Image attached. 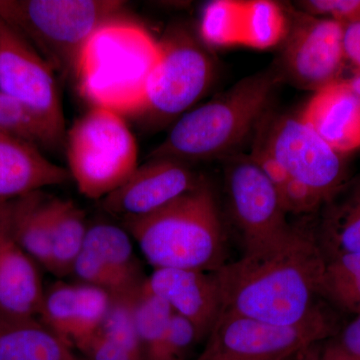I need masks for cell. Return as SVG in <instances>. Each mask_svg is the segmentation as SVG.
Segmentation results:
<instances>
[{"mask_svg": "<svg viewBox=\"0 0 360 360\" xmlns=\"http://www.w3.org/2000/svg\"><path fill=\"white\" fill-rule=\"evenodd\" d=\"M307 14L329 18L342 25L360 20V0H309L302 2Z\"/></svg>", "mask_w": 360, "mask_h": 360, "instance_id": "obj_31", "label": "cell"}, {"mask_svg": "<svg viewBox=\"0 0 360 360\" xmlns=\"http://www.w3.org/2000/svg\"><path fill=\"white\" fill-rule=\"evenodd\" d=\"M283 78L276 66L243 78L224 94L184 113L148 158L187 163L229 155L260 124Z\"/></svg>", "mask_w": 360, "mask_h": 360, "instance_id": "obj_3", "label": "cell"}, {"mask_svg": "<svg viewBox=\"0 0 360 360\" xmlns=\"http://www.w3.org/2000/svg\"><path fill=\"white\" fill-rule=\"evenodd\" d=\"M302 352H303V350H302ZM300 354L295 355V356H291V357H290V359H286L284 360H298V357H300Z\"/></svg>", "mask_w": 360, "mask_h": 360, "instance_id": "obj_37", "label": "cell"}, {"mask_svg": "<svg viewBox=\"0 0 360 360\" xmlns=\"http://www.w3.org/2000/svg\"><path fill=\"white\" fill-rule=\"evenodd\" d=\"M141 290L129 295L112 296L110 309L98 333L115 341L131 354L144 360L134 314L135 302Z\"/></svg>", "mask_w": 360, "mask_h": 360, "instance_id": "obj_28", "label": "cell"}, {"mask_svg": "<svg viewBox=\"0 0 360 360\" xmlns=\"http://www.w3.org/2000/svg\"><path fill=\"white\" fill-rule=\"evenodd\" d=\"M321 360H360V312L319 345Z\"/></svg>", "mask_w": 360, "mask_h": 360, "instance_id": "obj_30", "label": "cell"}, {"mask_svg": "<svg viewBox=\"0 0 360 360\" xmlns=\"http://www.w3.org/2000/svg\"><path fill=\"white\" fill-rule=\"evenodd\" d=\"M130 234L110 224L90 225L84 250L89 251L108 269L134 288H141L146 277L135 257Z\"/></svg>", "mask_w": 360, "mask_h": 360, "instance_id": "obj_23", "label": "cell"}, {"mask_svg": "<svg viewBox=\"0 0 360 360\" xmlns=\"http://www.w3.org/2000/svg\"><path fill=\"white\" fill-rule=\"evenodd\" d=\"M142 290L167 302L174 314L188 319L200 340L210 335L222 309L214 272L156 269L146 277Z\"/></svg>", "mask_w": 360, "mask_h": 360, "instance_id": "obj_15", "label": "cell"}, {"mask_svg": "<svg viewBox=\"0 0 360 360\" xmlns=\"http://www.w3.org/2000/svg\"><path fill=\"white\" fill-rule=\"evenodd\" d=\"M226 188L245 250L271 243L292 229L276 187L250 155L238 156L229 163Z\"/></svg>", "mask_w": 360, "mask_h": 360, "instance_id": "obj_11", "label": "cell"}, {"mask_svg": "<svg viewBox=\"0 0 360 360\" xmlns=\"http://www.w3.org/2000/svg\"><path fill=\"white\" fill-rule=\"evenodd\" d=\"M347 84L349 86L360 96V73L359 75H354V77L347 79Z\"/></svg>", "mask_w": 360, "mask_h": 360, "instance_id": "obj_36", "label": "cell"}, {"mask_svg": "<svg viewBox=\"0 0 360 360\" xmlns=\"http://www.w3.org/2000/svg\"><path fill=\"white\" fill-rule=\"evenodd\" d=\"M77 349L84 360H142L122 345L98 333L82 343Z\"/></svg>", "mask_w": 360, "mask_h": 360, "instance_id": "obj_32", "label": "cell"}, {"mask_svg": "<svg viewBox=\"0 0 360 360\" xmlns=\"http://www.w3.org/2000/svg\"><path fill=\"white\" fill-rule=\"evenodd\" d=\"M39 317L0 314V360H82Z\"/></svg>", "mask_w": 360, "mask_h": 360, "instance_id": "obj_20", "label": "cell"}, {"mask_svg": "<svg viewBox=\"0 0 360 360\" xmlns=\"http://www.w3.org/2000/svg\"><path fill=\"white\" fill-rule=\"evenodd\" d=\"M82 360H84V359H82Z\"/></svg>", "mask_w": 360, "mask_h": 360, "instance_id": "obj_38", "label": "cell"}, {"mask_svg": "<svg viewBox=\"0 0 360 360\" xmlns=\"http://www.w3.org/2000/svg\"><path fill=\"white\" fill-rule=\"evenodd\" d=\"M321 208L314 236L326 260L360 255V176L345 182Z\"/></svg>", "mask_w": 360, "mask_h": 360, "instance_id": "obj_19", "label": "cell"}, {"mask_svg": "<svg viewBox=\"0 0 360 360\" xmlns=\"http://www.w3.org/2000/svg\"><path fill=\"white\" fill-rule=\"evenodd\" d=\"M125 224L155 269L215 272L226 264L219 208L205 180L158 212Z\"/></svg>", "mask_w": 360, "mask_h": 360, "instance_id": "obj_4", "label": "cell"}, {"mask_svg": "<svg viewBox=\"0 0 360 360\" xmlns=\"http://www.w3.org/2000/svg\"><path fill=\"white\" fill-rule=\"evenodd\" d=\"M343 47L345 60L354 68L355 75L360 73V20L345 25Z\"/></svg>", "mask_w": 360, "mask_h": 360, "instance_id": "obj_33", "label": "cell"}, {"mask_svg": "<svg viewBox=\"0 0 360 360\" xmlns=\"http://www.w3.org/2000/svg\"><path fill=\"white\" fill-rule=\"evenodd\" d=\"M345 25L304 14L288 25L281 70L302 89L317 90L338 82L345 63Z\"/></svg>", "mask_w": 360, "mask_h": 360, "instance_id": "obj_12", "label": "cell"}, {"mask_svg": "<svg viewBox=\"0 0 360 360\" xmlns=\"http://www.w3.org/2000/svg\"><path fill=\"white\" fill-rule=\"evenodd\" d=\"M68 172L78 191L90 200H103L136 169L139 148L123 116L92 108L66 136Z\"/></svg>", "mask_w": 360, "mask_h": 360, "instance_id": "obj_6", "label": "cell"}, {"mask_svg": "<svg viewBox=\"0 0 360 360\" xmlns=\"http://www.w3.org/2000/svg\"><path fill=\"white\" fill-rule=\"evenodd\" d=\"M200 30L201 39L213 46L266 49L284 39L288 20L276 2L217 0L205 6Z\"/></svg>", "mask_w": 360, "mask_h": 360, "instance_id": "obj_13", "label": "cell"}, {"mask_svg": "<svg viewBox=\"0 0 360 360\" xmlns=\"http://www.w3.org/2000/svg\"><path fill=\"white\" fill-rule=\"evenodd\" d=\"M300 118L340 155L360 148V96L347 80L315 91Z\"/></svg>", "mask_w": 360, "mask_h": 360, "instance_id": "obj_16", "label": "cell"}, {"mask_svg": "<svg viewBox=\"0 0 360 360\" xmlns=\"http://www.w3.org/2000/svg\"><path fill=\"white\" fill-rule=\"evenodd\" d=\"M255 148L326 202L347 182L340 155L302 118L283 116L260 131Z\"/></svg>", "mask_w": 360, "mask_h": 360, "instance_id": "obj_9", "label": "cell"}, {"mask_svg": "<svg viewBox=\"0 0 360 360\" xmlns=\"http://www.w3.org/2000/svg\"><path fill=\"white\" fill-rule=\"evenodd\" d=\"M70 179L68 169L47 160L39 146L0 131V202L66 184Z\"/></svg>", "mask_w": 360, "mask_h": 360, "instance_id": "obj_17", "label": "cell"}, {"mask_svg": "<svg viewBox=\"0 0 360 360\" xmlns=\"http://www.w3.org/2000/svg\"><path fill=\"white\" fill-rule=\"evenodd\" d=\"M39 265L9 233L8 222L0 238V314L39 317L44 296Z\"/></svg>", "mask_w": 360, "mask_h": 360, "instance_id": "obj_18", "label": "cell"}, {"mask_svg": "<svg viewBox=\"0 0 360 360\" xmlns=\"http://www.w3.org/2000/svg\"><path fill=\"white\" fill-rule=\"evenodd\" d=\"M321 296L343 311L359 314L360 255H340L326 260Z\"/></svg>", "mask_w": 360, "mask_h": 360, "instance_id": "obj_24", "label": "cell"}, {"mask_svg": "<svg viewBox=\"0 0 360 360\" xmlns=\"http://www.w3.org/2000/svg\"><path fill=\"white\" fill-rule=\"evenodd\" d=\"M336 330L326 312L296 326H278L221 311L194 360H284L328 340Z\"/></svg>", "mask_w": 360, "mask_h": 360, "instance_id": "obj_8", "label": "cell"}, {"mask_svg": "<svg viewBox=\"0 0 360 360\" xmlns=\"http://www.w3.org/2000/svg\"><path fill=\"white\" fill-rule=\"evenodd\" d=\"M49 196L42 191L7 201V222L13 240L39 266L51 270V232L47 217Z\"/></svg>", "mask_w": 360, "mask_h": 360, "instance_id": "obj_21", "label": "cell"}, {"mask_svg": "<svg viewBox=\"0 0 360 360\" xmlns=\"http://www.w3.org/2000/svg\"><path fill=\"white\" fill-rule=\"evenodd\" d=\"M202 181L186 162L149 158L129 179L101 200L103 210L131 219L158 212L193 191Z\"/></svg>", "mask_w": 360, "mask_h": 360, "instance_id": "obj_14", "label": "cell"}, {"mask_svg": "<svg viewBox=\"0 0 360 360\" xmlns=\"http://www.w3.org/2000/svg\"><path fill=\"white\" fill-rule=\"evenodd\" d=\"M115 0H0V20L25 39L54 72L75 73L90 35L106 21L123 16Z\"/></svg>", "mask_w": 360, "mask_h": 360, "instance_id": "obj_5", "label": "cell"}, {"mask_svg": "<svg viewBox=\"0 0 360 360\" xmlns=\"http://www.w3.org/2000/svg\"><path fill=\"white\" fill-rule=\"evenodd\" d=\"M324 265L314 233L292 227L214 272L221 311L278 326L309 321L326 312L317 302Z\"/></svg>", "mask_w": 360, "mask_h": 360, "instance_id": "obj_1", "label": "cell"}, {"mask_svg": "<svg viewBox=\"0 0 360 360\" xmlns=\"http://www.w3.org/2000/svg\"><path fill=\"white\" fill-rule=\"evenodd\" d=\"M54 73L32 45L0 20V92L25 108L59 144L65 139V116Z\"/></svg>", "mask_w": 360, "mask_h": 360, "instance_id": "obj_10", "label": "cell"}, {"mask_svg": "<svg viewBox=\"0 0 360 360\" xmlns=\"http://www.w3.org/2000/svg\"><path fill=\"white\" fill-rule=\"evenodd\" d=\"M158 42L160 58L149 78L141 115L155 124L184 115L198 103L215 73L212 56L186 28H170Z\"/></svg>", "mask_w": 360, "mask_h": 360, "instance_id": "obj_7", "label": "cell"}, {"mask_svg": "<svg viewBox=\"0 0 360 360\" xmlns=\"http://www.w3.org/2000/svg\"><path fill=\"white\" fill-rule=\"evenodd\" d=\"M135 323L144 360H156L174 311L158 296L142 290L134 307Z\"/></svg>", "mask_w": 360, "mask_h": 360, "instance_id": "obj_26", "label": "cell"}, {"mask_svg": "<svg viewBox=\"0 0 360 360\" xmlns=\"http://www.w3.org/2000/svg\"><path fill=\"white\" fill-rule=\"evenodd\" d=\"M160 54V42L146 28L124 16L112 18L90 35L78 56V90L92 108L141 116Z\"/></svg>", "mask_w": 360, "mask_h": 360, "instance_id": "obj_2", "label": "cell"}, {"mask_svg": "<svg viewBox=\"0 0 360 360\" xmlns=\"http://www.w3.org/2000/svg\"><path fill=\"white\" fill-rule=\"evenodd\" d=\"M0 131L15 135L41 148L58 146L49 132L33 116L0 92Z\"/></svg>", "mask_w": 360, "mask_h": 360, "instance_id": "obj_29", "label": "cell"}, {"mask_svg": "<svg viewBox=\"0 0 360 360\" xmlns=\"http://www.w3.org/2000/svg\"><path fill=\"white\" fill-rule=\"evenodd\" d=\"M6 224V202H0V238Z\"/></svg>", "mask_w": 360, "mask_h": 360, "instance_id": "obj_35", "label": "cell"}, {"mask_svg": "<svg viewBox=\"0 0 360 360\" xmlns=\"http://www.w3.org/2000/svg\"><path fill=\"white\" fill-rule=\"evenodd\" d=\"M250 156L262 168L270 181L276 187L286 212L300 214V213H312L321 210L324 203L321 196L291 177L290 174H286L283 168L269 156L264 155L262 151L253 148Z\"/></svg>", "mask_w": 360, "mask_h": 360, "instance_id": "obj_27", "label": "cell"}, {"mask_svg": "<svg viewBox=\"0 0 360 360\" xmlns=\"http://www.w3.org/2000/svg\"><path fill=\"white\" fill-rule=\"evenodd\" d=\"M319 343H317L300 352L298 360H321L319 356Z\"/></svg>", "mask_w": 360, "mask_h": 360, "instance_id": "obj_34", "label": "cell"}, {"mask_svg": "<svg viewBox=\"0 0 360 360\" xmlns=\"http://www.w3.org/2000/svg\"><path fill=\"white\" fill-rule=\"evenodd\" d=\"M77 295V283L52 284L44 291L39 314V321L70 345L79 321Z\"/></svg>", "mask_w": 360, "mask_h": 360, "instance_id": "obj_25", "label": "cell"}, {"mask_svg": "<svg viewBox=\"0 0 360 360\" xmlns=\"http://www.w3.org/2000/svg\"><path fill=\"white\" fill-rule=\"evenodd\" d=\"M47 217L51 232L49 271L58 276H70L73 264L84 248L89 231L84 212L73 201L49 198Z\"/></svg>", "mask_w": 360, "mask_h": 360, "instance_id": "obj_22", "label": "cell"}]
</instances>
